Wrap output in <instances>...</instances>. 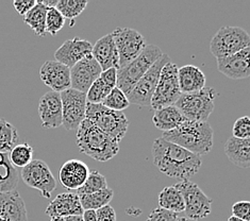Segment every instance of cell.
Segmentation results:
<instances>
[{"instance_id":"obj_1","label":"cell","mask_w":250,"mask_h":221,"mask_svg":"<svg viewBox=\"0 0 250 221\" xmlns=\"http://www.w3.org/2000/svg\"><path fill=\"white\" fill-rule=\"evenodd\" d=\"M152 157L159 171L180 182L188 181L201 167L200 157L162 137L153 141Z\"/></svg>"},{"instance_id":"obj_2","label":"cell","mask_w":250,"mask_h":221,"mask_svg":"<svg viewBox=\"0 0 250 221\" xmlns=\"http://www.w3.org/2000/svg\"><path fill=\"white\" fill-rule=\"evenodd\" d=\"M213 135V128L208 121H194L187 119L175 130L163 132L162 139L201 157L212 150Z\"/></svg>"},{"instance_id":"obj_3","label":"cell","mask_w":250,"mask_h":221,"mask_svg":"<svg viewBox=\"0 0 250 221\" xmlns=\"http://www.w3.org/2000/svg\"><path fill=\"white\" fill-rule=\"evenodd\" d=\"M76 142L82 153L98 162H108L120 151V144L86 118L77 129Z\"/></svg>"},{"instance_id":"obj_4","label":"cell","mask_w":250,"mask_h":221,"mask_svg":"<svg viewBox=\"0 0 250 221\" xmlns=\"http://www.w3.org/2000/svg\"><path fill=\"white\" fill-rule=\"evenodd\" d=\"M163 56V51L157 45H147L141 55L132 62L117 69L116 87L128 95L148 69Z\"/></svg>"},{"instance_id":"obj_5","label":"cell","mask_w":250,"mask_h":221,"mask_svg":"<svg viewBox=\"0 0 250 221\" xmlns=\"http://www.w3.org/2000/svg\"><path fill=\"white\" fill-rule=\"evenodd\" d=\"M85 118L120 144L127 133L129 121L123 112L108 109L101 103H86Z\"/></svg>"},{"instance_id":"obj_6","label":"cell","mask_w":250,"mask_h":221,"mask_svg":"<svg viewBox=\"0 0 250 221\" xmlns=\"http://www.w3.org/2000/svg\"><path fill=\"white\" fill-rule=\"evenodd\" d=\"M217 92L212 87H205L199 92L181 94L174 104L188 121H208L215 106Z\"/></svg>"},{"instance_id":"obj_7","label":"cell","mask_w":250,"mask_h":221,"mask_svg":"<svg viewBox=\"0 0 250 221\" xmlns=\"http://www.w3.org/2000/svg\"><path fill=\"white\" fill-rule=\"evenodd\" d=\"M250 47V37L246 30L235 26H224L214 35L210 50L216 59L226 58Z\"/></svg>"},{"instance_id":"obj_8","label":"cell","mask_w":250,"mask_h":221,"mask_svg":"<svg viewBox=\"0 0 250 221\" xmlns=\"http://www.w3.org/2000/svg\"><path fill=\"white\" fill-rule=\"evenodd\" d=\"M181 96V92L178 83V66L169 62L161 70L158 84L154 91L150 106L157 111L165 106L174 105Z\"/></svg>"},{"instance_id":"obj_9","label":"cell","mask_w":250,"mask_h":221,"mask_svg":"<svg viewBox=\"0 0 250 221\" xmlns=\"http://www.w3.org/2000/svg\"><path fill=\"white\" fill-rule=\"evenodd\" d=\"M111 34L118 55L120 68L138 58L147 46L144 37L134 29L120 27Z\"/></svg>"},{"instance_id":"obj_10","label":"cell","mask_w":250,"mask_h":221,"mask_svg":"<svg viewBox=\"0 0 250 221\" xmlns=\"http://www.w3.org/2000/svg\"><path fill=\"white\" fill-rule=\"evenodd\" d=\"M171 62L170 58L166 53H163L158 61L148 69L147 73L143 76L134 87L127 95L129 103L139 106H150L152 95L156 91L161 70L166 64Z\"/></svg>"},{"instance_id":"obj_11","label":"cell","mask_w":250,"mask_h":221,"mask_svg":"<svg viewBox=\"0 0 250 221\" xmlns=\"http://www.w3.org/2000/svg\"><path fill=\"white\" fill-rule=\"evenodd\" d=\"M174 186L183 197L184 212L188 219L200 220L211 214L212 200L202 192L197 184L188 180L177 183Z\"/></svg>"},{"instance_id":"obj_12","label":"cell","mask_w":250,"mask_h":221,"mask_svg":"<svg viewBox=\"0 0 250 221\" xmlns=\"http://www.w3.org/2000/svg\"><path fill=\"white\" fill-rule=\"evenodd\" d=\"M62 102V125L67 131L77 130L85 119L86 94L73 88L60 93Z\"/></svg>"},{"instance_id":"obj_13","label":"cell","mask_w":250,"mask_h":221,"mask_svg":"<svg viewBox=\"0 0 250 221\" xmlns=\"http://www.w3.org/2000/svg\"><path fill=\"white\" fill-rule=\"evenodd\" d=\"M21 176L29 187L40 190L44 198H50L52 192L57 188V181L49 166L42 160H33L21 168Z\"/></svg>"},{"instance_id":"obj_14","label":"cell","mask_w":250,"mask_h":221,"mask_svg":"<svg viewBox=\"0 0 250 221\" xmlns=\"http://www.w3.org/2000/svg\"><path fill=\"white\" fill-rule=\"evenodd\" d=\"M101 71L103 69L92 55L84 58L70 68V88L86 94Z\"/></svg>"},{"instance_id":"obj_15","label":"cell","mask_w":250,"mask_h":221,"mask_svg":"<svg viewBox=\"0 0 250 221\" xmlns=\"http://www.w3.org/2000/svg\"><path fill=\"white\" fill-rule=\"evenodd\" d=\"M250 47L226 58L216 59L217 69L232 80L246 79L250 76Z\"/></svg>"},{"instance_id":"obj_16","label":"cell","mask_w":250,"mask_h":221,"mask_svg":"<svg viewBox=\"0 0 250 221\" xmlns=\"http://www.w3.org/2000/svg\"><path fill=\"white\" fill-rule=\"evenodd\" d=\"M40 77L44 84L50 87L52 92L62 93L70 88V68L56 60L46 61L42 65Z\"/></svg>"},{"instance_id":"obj_17","label":"cell","mask_w":250,"mask_h":221,"mask_svg":"<svg viewBox=\"0 0 250 221\" xmlns=\"http://www.w3.org/2000/svg\"><path fill=\"white\" fill-rule=\"evenodd\" d=\"M42 125L45 129H57L62 125V102L60 93L49 92L41 97L38 106Z\"/></svg>"},{"instance_id":"obj_18","label":"cell","mask_w":250,"mask_h":221,"mask_svg":"<svg viewBox=\"0 0 250 221\" xmlns=\"http://www.w3.org/2000/svg\"><path fill=\"white\" fill-rule=\"evenodd\" d=\"M93 45L86 40L74 38L65 40L55 52V60L65 66L71 68L81 60L92 55Z\"/></svg>"},{"instance_id":"obj_19","label":"cell","mask_w":250,"mask_h":221,"mask_svg":"<svg viewBox=\"0 0 250 221\" xmlns=\"http://www.w3.org/2000/svg\"><path fill=\"white\" fill-rule=\"evenodd\" d=\"M46 215L51 218H66L69 216H81L83 208L79 196L75 193L59 194L47 206Z\"/></svg>"},{"instance_id":"obj_20","label":"cell","mask_w":250,"mask_h":221,"mask_svg":"<svg viewBox=\"0 0 250 221\" xmlns=\"http://www.w3.org/2000/svg\"><path fill=\"white\" fill-rule=\"evenodd\" d=\"M88 166L79 160H69L65 162L59 172L60 182L68 190L79 189L88 177Z\"/></svg>"},{"instance_id":"obj_21","label":"cell","mask_w":250,"mask_h":221,"mask_svg":"<svg viewBox=\"0 0 250 221\" xmlns=\"http://www.w3.org/2000/svg\"><path fill=\"white\" fill-rule=\"evenodd\" d=\"M0 217L7 221H28L25 202L15 189L0 193Z\"/></svg>"},{"instance_id":"obj_22","label":"cell","mask_w":250,"mask_h":221,"mask_svg":"<svg viewBox=\"0 0 250 221\" xmlns=\"http://www.w3.org/2000/svg\"><path fill=\"white\" fill-rule=\"evenodd\" d=\"M92 57L96 60L103 71L110 68H120L118 55L111 33L104 35L96 41L92 48Z\"/></svg>"},{"instance_id":"obj_23","label":"cell","mask_w":250,"mask_h":221,"mask_svg":"<svg viewBox=\"0 0 250 221\" xmlns=\"http://www.w3.org/2000/svg\"><path fill=\"white\" fill-rule=\"evenodd\" d=\"M207 78L202 70L194 65H184L178 68V83L181 94L199 92L206 87Z\"/></svg>"},{"instance_id":"obj_24","label":"cell","mask_w":250,"mask_h":221,"mask_svg":"<svg viewBox=\"0 0 250 221\" xmlns=\"http://www.w3.org/2000/svg\"><path fill=\"white\" fill-rule=\"evenodd\" d=\"M225 154L234 164L241 168L250 167V139L240 140L230 137L225 144Z\"/></svg>"},{"instance_id":"obj_25","label":"cell","mask_w":250,"mask_h":221,"mask_svg":"<svg viewBox=\"0 0 250 221\" xmlns=\"http://www.w3.org/2000/svg\"><path fill=\"white\" fill-rule=\"evenodd\" d=\"M186 121L187 118L181 114L175 105L165 106L154 111V115L152 117L153 124L163 132H169V131L175 130Z\"/></svg>"},{"instance_id":"obj_26","label":"cell","mask_w":250,"mask_h":221,"mask_svg":"<svg viewBox=\"0 0 250 221\" xmlns=\"http://www.w3.org/2000/svg\"><path fill=\"white\" fill-rule=\"evenodd\" d=\"M48 8L42 3V1H37V4L23 16V21L30 27L38 37H45L46 35V14Z\"/></svg>"},{"instance_id":"obj_27","label":"cell","mask_w":250,"mask_h":221,"mask_svg":"<svg viewBox=\"0 0 250 221\" xmlns=\"http://www.w3.org/2000/svg\"><path fill=\"white\" fill-rule=\"evenodd\" d=\"M159 205L161 208L176 214L184 212L183 197L175 186H168L162 189L159 195Z\"/></svg>"},{"instance_id":"obj_28","label":"cell","mask_w":250,"mask_h":221,"mask_svg":"<svg viewBox=\"0 0 250 221\" xmlns=\"http://www.w3.org/2000/svg\"><path fill=\"white\" fill-rule=\"evenodd\" d=\"M17 182V171L10 163L8 154L0 153V193L14 190Z\"/></svg>"},{"instance_id":"obj_29","label":"cell","mask_w":250,"mask_h":221,"mask_svg":"<svg viewBox=\"0 0 250 221\" xmlns=\"http://www.w3.org/2000/svg\"><path fill=\"white\" fill-rule=\"evenodd\" d=\"M113 196H114V192L108 187L97 193L79 196V199L83 211H97L99 208L108 205Z\"/></svg>"},{"instance_id":"obj_30","label":"cell","mask_w":250,"mask_h":221,"mask_svg":"<svg viewBox=\"0 0 250 221\" xmlns=\"http://www.w3.org/2000/svg\"><path fill=\"white\" fill-rule=\"evenodd\" d=\"M19 141V133L12 123L0 118V153L8 154Z\"/></svg>"},{"instance_id":"obj_31","label":"cell","mask_w":250,"mask_h":221,"mask_svg":"<svg viewBox=\"0 0 250 221\" xmlns=\"http://www.w3.org/2000/svg\"><path fill=\"white\" fill-rule=\"evenodd\" d=\"M105 188H108V182H106L105 177L101 175L97 170H92L88 173V177L84 184L79 189H77L75 194L78 196L90 195L100 192V190Z\"/></svg>"},{"instance_id":"obj_32","label":"cell","mask_w":250,"mask_h":221,"mask_svg":"<svg viewBox=\"0 0 250 221\" xmlns=\"http://www.w3.org/2000/svg\"><path fill=\"white\" fill-rule=\"evenodd\" d=\"M10 163L14 167L23 168L33 161V148L25 142V144L16 145L9 153Z\"/></svg>"},{"instance_id":"obj_33","label":"cell","mask_w":250,"mask_h":221,"mask_svg":"<svg viewBox=\"0 0 250 221\" xmlns=\"http://www.w3.org/2000/svg\"><path fill=\"white\" fill-rule=\"evenodd\" d=\"M87 4V0H59L56 9L65 20H74L84 11Z\"/></svg>"},{"instance_id":"obj_34","label":"cell","mask_w":250,"mask_h":221,"mask_svg":"<svg viewBox=\"0 0 250 221\" xmlns=\"http://www.w3.org/2000/svg\"><path fill=\"white\" fill-rule=\"evenodd\" d=\"M101 104L110 110L117 112H123L124 110L128 109L130 105L127 95L123 93L118 87L113 88Z\"/></svg>"},{"instance_id":"obj_35","label":"cell","mask_w":250,"mask_h":221,"mask_svg":"<svg viewBox=\"0 0 250 221\" xmlns=\"http://www.w3.org/2000/svg\"><path fill=\"white\" fill-rule=\"evenodd\" d=\"M112 89L104 84V82L98 78L86 93V101L90 103L99 104L108 96Z\"/></svg>"},{"instance_id":"obj_36","label":"cell","mask_w":250,"mask_h":221,"mask_svg":"<svg viewBox=\"0 0 250 221\" xmlns=\"http://www.w3.org/2000/svg\"><path fill=\"white\" fill-rule=\"evenodd\" d=\"M65 25V19L56 8H49L46 14V33L51 34L52 37L60 31Z\"/></svg>"},{"instance_id":"obj_37","label":"cell","mask_w":250,"mask_h":221,"mask_svg":"<svg viewBox=\"0 0 250 221\" xmlns=\"http://www.w3.org/2000/svg\"><path fill=\"white\" fill-rule=\"evenodd\" d=\"M233 137L240 140L250 139V118L248 116H243L237 118L233 128H232Z\"/></svg>"},{"instance_id":"obj_38","label":"cell","mask_w":250,"mask_h":221,"mask_svg":"<svg viewBox=\"0 0 250 221\" xmlns=\"http://www.w3.org/2000/svg\"><path fill=\"white\" fill-rule=\"evenodd\" d=\"M178 217H179V215L176 213L157 207L151 211L146 221H176Z\"/></svg>"},{"instance_id":"obj_39","label":"cell","mask_w":250,"mask_h":221,"mask_svg":"<svg viewBox=\"0 0 250 221\" xmlns=\"http://www.w3.org/2000/svg\"><path fill=\"white\" fill-rule=\"evenodd\" d=\"M232 216L244 221H250V202L239 201L232 205Z\"/></svg>"},{"instance_id":"obj_40","label":"cell","mask_w":250,"mask_h":221,"mask_svg":"<svg viewBox=\"0 0 250 221\" xmlns=\"http://www.w3.org/2000/svg\"><path fill=\"white\" fill-rule=\"evenodd\" d=\"M101 80L104 82L106 86H109L111 89L116 87V82H117V69L116 68H110L101 71L99 76Z\"/></svg>"},{"instance_id":"obj_41","label":"cell","mask_w":250,"mask_h":221,"mask_svg":"<svg viewBox=\"0 0 250 221\" xmlns=\"http://www.w3.org/2000/svg\"><path fill=\"white\" fill-rule=\"evenodd\" d=\"M96 212L97 221H116V213L111 205H105Z\"/></svg>"},{"instance_id":"obj_42","label":"cell","mask_w":250,"mask_h":221,"mask_svg":"<svg viewBox=\"0 0 250 221\" xmlns=\"http://www.w3.org/2000/svg\"><path fill=\"white\" fill-rule=\"evenodd\" d=\"M35 4H37L35 0H21H21H15V1H13V5L17 13H20L22 16H25Z\"/></svg>"},{"instance_id":"obj_43","label":"cell","mask_w":250,"mask_h":221,"mask_svg":"<svg viewBox=\"0 0 250 221\" xmlns=\"http://www.w3.org/2000/svg\"><path fill=\"white\" fill-rule=\"evenodd\" d=\"M82 219H83V221H97L96 212L95 211H83Z\"/></svg>"},{"instance_id":"obj_44","label":"cell","mask_w":250,"mask_h":221,"mask_svg":"<svg viewBox=\"0 0 250 221\" xmlns=\"http://www.w3.org/2000/svg\"><path fill=\"white\" fill-rule=\"evenodd\" d=\"M46 8H56L59 0H41Z\"/></svg>"},{"instance_id":"obj_45","label":"cell","mask_w":250,"mask_h":221,"mask_svg":"<svg viewBox=\"0 0 250 221\" xmlns=\"http://www.w3.org/2000/svg\"><path fill=\"white\" fill-rule=\"evenodd\" d=\"M64 219H65V221H83L82 215L81 216H69V217H66Z\"/></svg>"},{"instance_id":"obj_46","label":"cell","mask_w":250,"mask_h":221,"mask_svg":"<svg viewBox=\"0 0 250 221\" xmlns=\"http://www.w3.org/2000/svg\"><path fill=\"white\" fill-rule=\"evenodd\" d=\"M176 221H192V220L187 218V217H178Z\"/></svg>"},{"instance_id":"obj_47","label":"cell","mask_w":250,"mask_h":221,"mask_svg":"<svg viewBox=\"0 0 250 221\" xmlns=\"http://www.w3.org/2000/svg\"><path fill=\"white\" fill-rule=\"evenodd\" d=\"M228 221H244V220H242V219H240V218H236V217L231 216V217H229Z\"/></svg>"},{"instance_id":"obj_48","label":"cell","mask_w":250,"mask_h":221,"mask_svg":"<svg viewBox=\"0 0 250 221\" xmlns=\"http://www.w3.org/2000/svg\"><path fill=\"white\" fill-rule=\"evenodd\" d=\"M50 221H65V219H64V218L58 217V218H51V220H50Z\"/></svg>"},{"instance_id":"obj_49","label":"cell","mask_w":250,"mask_h":221,"mask_svg":"<svg viewBox=\"0 0 250 221\" xmlns=\"http://www.w3.org/2000/svg\"><path fill=\"white\" fill-rule=\"evenodd\" d=\"M0 221H7V220H4L2 217H0Z\"/></svg>"}]
</instances>
